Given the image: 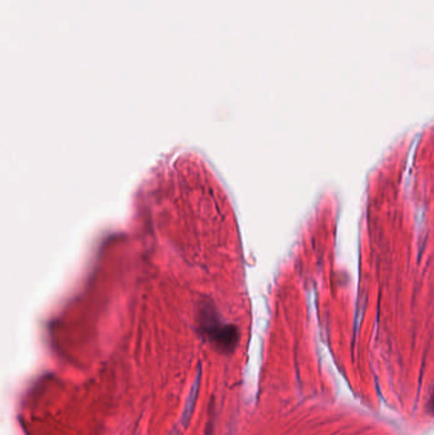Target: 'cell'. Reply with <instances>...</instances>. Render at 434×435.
<instances>
[{
    "label": "cell",
    "instance_id": "cell-1",
    "mask_svg": "<svg viewBox=\"0 0 434 435\" xmlns=\"http://www.w3.org/2000/svg\"><path fill=\"white\" fill-rule=\"evenodd\" d=\"M429 410H431V412H432V415L434 416V391L432 397H431V401H429Z\"/></svg>",
    "mask_w": 434,
    "mask_h": 435
}]
</instances>
